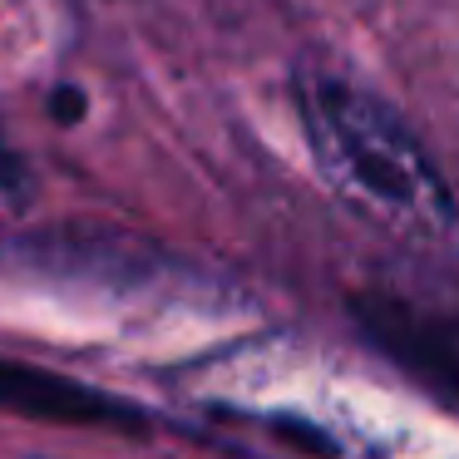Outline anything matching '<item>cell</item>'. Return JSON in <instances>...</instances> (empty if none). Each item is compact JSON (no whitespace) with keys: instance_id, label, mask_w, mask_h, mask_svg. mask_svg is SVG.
Returning <instances> with one entry per match:
<instances>
[{"instance_id":"3957f363","label":"cell","mask_w":459,"mask_h":459,"mask_svg":"<svg viewBox=\"0 0 459 459\" xmlns=\"http://www.w3.org/2000/svg\"><path fill=\"white\" fill-rule=\"evenodd\" d=\"M0 410L30 420H50V425H134L129 400L104 395L100 385L55 376V370H35L25 360L0 356Z\"/></svg>"},{"instance_id":"6da1fadb","label":"cell","mask_w":459,"mask_h":459,"mask_svg":"<svg viewBox=\"0 0 459 459\" xmlns=\"http://www.w3.org/2000/svg\"><path fill=\"white\" fill-rule=\"evenodd\" d=\"M297 114L326 188L410 247H455L459 198L405 119L336 70H297Z\"/></svg>"},{"instance_id":"5b68a950","label":"cell","mask_w":459,"mask_h":459,"mask_svg":"<svg viewBox=\"0 0 459 459\" xmlns=\"http://www.w3.org/2000/svg\"><path fill=\"white\" fill-rule=\"evenodd\" d=\"M35 203V173L25 163V153L0 134V222L25 218Z\"/></svg>"},{"instance_id":"277c9868","label":"cell","mask_w":459,"mask_h":459,"mask_svg":"<svg viewBox=\"0 0 459 459\" xmlns=\"http://www.w3.org/2000/svg\"><path fill=\"white\" fill-rule=\"evenodd\" d=\"M60 5L55 0H0V80L40 70L60 40Z\"/></svg>"},{"instance_id":"7a4b0ae2","label":"cell","mask_w":459,"mask_h":459,"mask_svg":"<svg viewBox=\"0 0 459 459\" xmlns=\"http://www.w3.org/2000/svg\"><path fill=\"white\" fill-rule=\"evenodd\" d=\"M203 400L281 459H459V435L385 390L321 376L316 360L238 356L212 370Z\"/></svg>"},{"instance_id":"8992f818","label":"cell","mask_w":459,"mask_h":459,"mask_svg":"<svg viewBox=\"0 0 459 459\" xmlns=\"http://www.w3.org/2000/svg\"><path fill=\"white\" fill-rule=\"evenodd\" d=\"M80 109H84V104H80V94H60V100H55V114H60L65 124H70V119H80Z\"/></svg>"}]
</instances>
